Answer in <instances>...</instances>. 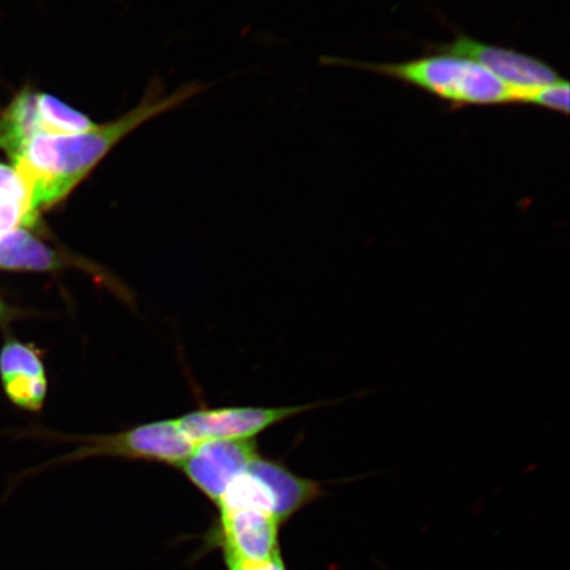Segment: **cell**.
Listing matches in <instances>:
<instances>
[{"label":"cell","mask_w":570,"mask_h":570,"mask_svg":"<svg viewBox=\"0 0 570 570\" xmlns=\"http://www.w3.org/2000/svg\"><path fill=\"white\" fill-rule=\"evenodd\" d=\"M0 377L10 401L19 409L38 412L45 405L48 382L38 348L9 340L0 352Z\"/></svg>","instance_id":"obj_8"},{"label":"cell","mask_w":570,"mask_h":570,"mask_svg":"<svg viewBox=\"0 0 570 570\" xmlns=\"http://www.w3.org/2000/svg\"><path fill=\"white\" fill-rule=\"evenodd\" d=\"M327 63L373 71L422 89L454 107L520 104L523 89L510 88L472 60L448 53L392 62H358L327 57Z\"/></svg>","instance_id":"obj_2"},{"label":"cell","mask_w":570,"mask_h":570,"mask_svg":"<svg viewBox=\"0 0 570 570\" xmlns=\"http://www.w3.org/2000/svg\"><path fill=\"white\" fill-rule=\"evenodd\" d=\"M254 440H213L196 444L178 468L187 479L216 503L229 484L259 458Z\"/></svg>","instance_id":"obj_5"},{"label":"cell","mask_w":570,"mask_h":570,"mask_svg":"<svg viewBox=\"0 0 570 570\" xmlns=\"http://www.w3.org/2000/svg\"><path fill=\"white\" fill-rule=\"evenodd\" d=\"M249 466L273 488L277 501V519L282 524L321 495L318 483L302 479L281 463L259 455Z\"/></svg>","instance_id":"obj_10"},{"label":"cell","mask_w":570,"mask_h":570,"mask_svg":"<svg viewBox=\"0 0 570 570\" xmlns=\"http://www.w3.org/2000/svg\"><path fill=\"white\" fill-rule=\"evenodd\" d=\"M434 49L440 53L459 56L480 63L514 89L540 88L561 80L558 71L544 61L512 49L484 45L466 35H459L453 41Z\"/></svg>","instance_id":"obj_6"},{"label":"cell","mask_w":570,"mask_h":570,"mask_svg":"<svg viewBox=\"0 0 570 570\" xmlns=\"http://www.w3.org/2000/svg\"><path fill=\"white\" fill-rule=\"evenodd\" d=\"M199 90L188 85L168 97L151 90L138 107L112 122L77 134H38L24 141L10 158L30 189L33 216L39 219L42 212L63 202L128 134Z\"/></svg>","instance_id":"obj_1"},{"label":"cell","mask_w":570,"mask_h":570,"mask_svg":"<svg viewBox=\"0 0 570 570\" xmlns=\"http://www.w3.org/2000/svg\"><path fill=\"white\" fill-rule=\"evenodd\" d=\"M226 564L229 570H287L281 554L275 556L273 559L263 561L226 559Z\"/></svg>","instance_id":"obj_12"},{"label":"cell","mask_w":570,"mask_h":570,"mask_svg":"<svg viewBox=\"0 0 570 570\" xmlns=\"http://www.w3.org/2000/svg\"><path fill=\"white\" fill-rule=\"evenodd\" d=\"M11 311L9 306L4 304L2 297H0V324L6 323L7 320H10Z\"/></svg>","instance_id":"obj_13"},{"label":"cell","mask_w":570,"mask_h":570,"mask_svg":"<svg viewBox=\"0 0 570 570\" xmlns=\"http://www.w3.org/2000/svg\"><path fill=\"white\" fill-rule=\"evenodd\" d=\"M219 546L225 559L263 561L281 554L279 520L258 510L219 512Z\"/></svg>","instance_id":"obj_7"},{"label":"cell","mask_w":570,"mask_h":570,"mask_svg":"<svg viewBox=\"0 0 570 570\" xmlns=\"http://www.w3.org/2000/svg\"><path fill=\"white\" fill-rule=\"evenodd\" d=\"M331 403L292 405V407H229L202 410L176 419V423L191 443L213 440H253L268 428L301 415L306 411L325 407Z\"/></svg>","instance_id":"obj_4"},{"label":"cell","mask_w":570,"mask_h":570,"mask_svg":"<svg viewBox=\"0 0 570 570\" xmlns=\"http://www.w3.org/2000/svg\"><path fill=\"white\" fill-rule=\"evenodd\" d=\"M80 448L68 459H88L91 455L151 460L180 465L196 446L185 436L176 420H164L135 426L130 431L104 436L82 438Z\"/></svg>","instance_id":"obj_3"},{"label":"cell","mask_w":570,"mask_h":570,"mask_svg":"<svg viewBox=\"0 0 570 570\" xmlns=\"http://www.w3.org/2000/svg\"><path fill=\"white\" fill-rule=\"evenodd\" d=\"M66 258L27 227H16L0 235V268L47 273L66 266Z\"/></svg>","instance_id":"obj_9"},{"label":"cell","mask_w":570,"mask_h":570,"mask_svg":"<svg viewBox=\"0 0 570 570\" xmlns=\"http://www.w3.org/2000/svg\"><path fill=\"white\" fill-rule=\"evenodd\" d=\"M524 105L541 107L556 112L569 114V83L566 80L544 85V87L527 89Z\"/></svg>","instance_id":"obj_11"}]
</instances>
